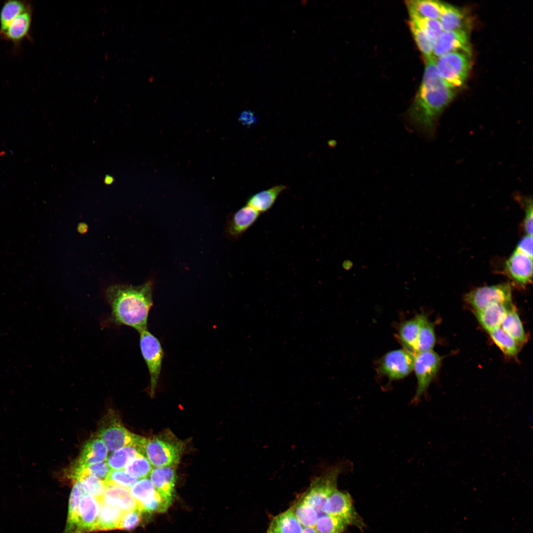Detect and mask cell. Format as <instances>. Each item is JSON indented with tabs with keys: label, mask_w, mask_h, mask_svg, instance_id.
I'll list each match as a JSON object with an SVG mask.
<instances>
[{
	"label": "cell",
	"mask_w": 533,
	"mask_h": 533,
	"mask_svg": "<svg viewBox=\"0 0 533 533\" xmlns=\"http://www.w3.org/2000/svg\"><path fill=\"white\" fill-rule=\"evenodd\" d=\"M425 61L422 82L407 116L415 128L432 136L439 116L453 100L455 91L440 76L435 58L432 56Z\"/></svg>",
	"instance_id": "obj_1"
},
{
	"label": "cell",
	"mask_w": 533,
	"mask_h": 533,
	"mask_svg": "<svg viewBox=\"0 0 533 533\" xmlns=\"http://www.w3.org/2000/svg\"><path fill=\"white\" fill-rule=\"evenodd\" d=\"M152 290L151 280L138 286L115 284L109 287L106 297L111 309L109 321L115 325L131 327L139 333L146 330L153 305Z\"/></svg>",
	"instance_id": "obj_2"
},
{
	"label": "cell",
	"mask_w": 533,
	"mask_h": 533,
	"mask_svg": "<svg viewBox=\"0 0 533 533\" xmlns=\"http://www.w3.org/2000/svg\"><path fill=\"white\" fill-rule=\"evenodd\" d=\"M170 435L162 434L151 438H144L143 455L154 467L175 466L183 451V443Z\"/></svg>",
	"instance_id": "obj_3"
},
{
	"label": "cell",
	"mask_w": 533,
	"mask_h": 533,
	"mask_svg": "<svg viewBox=\"0 0 533 533\" xmlns=\"http://www.w3.org/2000/svg\"><path fill=\"white\" fill-rule=\"evenodd\" d=\"M344 469V466L342 464L331 467L324 473L315 478L301 497L300 499L313 507L318 517L325 514L324 505L331 493L337 489L338 478Z\"/></svg>",
	"instance_id": "obj_4"
},
{
	"label": "cell",
	"mask_w": 533,
	"mask_h": 533,
	"mask_svg": "<svg viewBox=\"0 0 533 533\" xmlns=\"http://www.w3.org/2000/svg\"><path fill=\"white\" fill-rule=\"evenodd\" d=\"M470 56L455 51L435 58L438 73L449 86L455 89L464 83L471 68Z\"/></svg>",
	"instance_id": "obj_5"
},
{
	"label": "cell",
	"mask_w": 533,
	"mask_h": 533,
	"mask_svg": "<svg viewBox=\"0 0 533 533\" xmlns=\"http://www.w3.org/2000/svg\"><path fill=\"white\" fill-rule=\"evenodd\" d=\"M105 443L109 453L127 445L136 443L140 437L129 431L118 416L110 411L103 419L97 435Z\"/></svg>",
	"instance_id": "obj_6"
},
{
	"label": "cell",
	"mask_w": 533,
	"mask_h": 533,
	"mask_svg": "<svg viewBox=\"0 0 533 533\" xmlns=\"http://www.w3.org/2000/svg\"><path fill=\"white\" fill-rule=\"evenodd\" d=\"M442 358L432 350L415 354L413 370L417 381V387L412 402L417 403L427 391L437 374Z\"/></svg>",
	"instance_id": "obj_7"
},
{
	"label": "cell",
	"mask_w": 533,
	"mask_h": 533,
	"mask_svg": "<svg viewBox=\"0 0 533 533\" xmlns=\"http://www.w3.org/2000/svg\"><path fill=\"white\" fill-rule=\"evenodd\" d=\"M140 334V347L149 370L150 376L149 392L152 396L154 394L160 377L164 353L158 339L147 329Z\"/></svg>",
	"instance_id": "obj_8"
},
{
	"label": "cell",
	"mask_w": 533,
	"mask_h": 533,
	"mask_svg": "<svg viewBox=\"0 0 533 533\" xmlns=\"http://www.w3.org/2000/svg\"><path fill=\"white\" fill-rule=\"evenodd\" d=\"M415 356L404 348L389 351L379 359L377 371L391 381L402 379L413 370Z\"/></svg>",
	"instance_id": "obj_9"
},
{
	"label": "cell",
	"mask_w": 533,
	"mask_h": 533,
	"mask_svg": "<svg viewBox=\"0 0 533 533\" xmlns=\"http://www.w3.org/2000/svg\"><path fill=\"white\" fill-rule=\"evenodd\" d=\"M466 301L475 311L490 305L512 303V291L508 284H501L477 288L468 293Z\"/></svg>",
	"instance_id": "obj_10"
},
{
	"label": "cell",
	"mask_w": 533,
	"mask_h": 533,
	"mask_svg": "<svg viewBox=\"0 0 533 533\" xmlns=\"http://www.w3.org/2000/svg\"><path fill=\"white\" fill-rule=\"evenodd\" d=\"M325 514L341 518L346 525L362 528L363 522L356 512L349 494L336 489L330 495L323 507Z\"/></svg>",
	"instance_id": "obj_11"
},
{
	"label": "cell",
	"mask_w": 533,
	"mask_h": 533,
	"mask_svg": "<svg viewBox=\"0 0 533 533\" xmlns=\"http://www.w3.org/2000/svg\"><path fill=\"white\" fill-rule=\"evenodd\" d=\"M100 510V501L85 494L81 497L76 520L65 533H85L94 532Z\"/></svg>",
	"instance_id": "obj_12"
},
{
	"label": "cell",
	"mask_w": 533,
	"mask_h": 533,
	"mask_svg": "<svg viewBox=\"0 0 533 533\" xmlns=\"http://www.w3.org/2000/svg\"><path fill=\"white\" fill-rule=\"evenodd\" d=\"M455 51L471 54L468 36L464 29L443 31L436 39L432 56L437 58Z\"/></svg>",
	"instance_id": "obj_13"
},
{
	"label": "cell",
	"mask_w": 533,
	"mask_h": 533,
	"mask_svg": "<svg viewBox=\"0 0 533 533\" xmlns=\"http://www.w3.org/2000/svg\"><path fill=\"white\" fill-rule=\"evenodd\" d=\"M33 12L32 7L17 16L4 31L0 33V40L11 42L15 51L19 49L20 44L25 38L31 41L30 33Z\"/></svg>",
	"instance_id": "obj_14"
},
{
	"label": "cell",
	"mask_w": 533,
	"mask_h": 533,
	"mask_svg": "<svg viewBox=\"0 0 533 533\" xmlns=\"http://www.w3.org/2000/svg\"><path fill=\"white\" fill-rule=\"evenodd\" d=\"M149 476L156 491L162 497L172 502L176 481V473L174 466L154 467Z\"/></svg>",
	"instance_id": "obj_15"
},
{
	"label": "cell",
	"mask_w": 533,
	"mask_h": 533,
	"mask_svg": "<svg viewBox=\"0 0 533 533\" xmlns=\"http://www.w3.org/2000/svg\"><path fill=\"white\" fill-rule=\"evenodd\" d=\"M505 266L510 277L519 284L526 285L532 281L533 258L515 250Z\"/></svg>",
	"instance_id": "obj_16"
},
{
	"label": "cell",
	"mask_w": 533,
	"mask_h": 533,
	"mask_svg": "<svg viewBox=\"0 0 533 533\" xmlns=\"http://www.w3.org/2000/svg\"><path fill=\"white\" fill-rule=\"evenodd\" d=\"M260 213L246 205L236 212L229 220L227 232L233 239L243 234L258 220Z\"/></svg>",
	"instance_id": "obj_17"
},
{
	"label": "cell",
	"mask_w": 533,
	"mask_h": 533,
	"mask_svg": "<svg viewBox=\"0 0 533 533\" xmlns=\"http://www.w3.org/2000/svg\"><path fill=\"white\" fill-rule=\"evenodd\" d=\"M108 448L104 441L97 436L87 440L84 445L74 468L106 461Z\"/></svg>",
	"instance_id": "obj_18"
},
{
	"label": "cell",
	"mask_w": 533,
	"mask_h": 533,
	"mask_svg": "<svg viewBox=\"0 0 533 533\" xmlns=\"http://www.w3.org/2000/svg\"><path fill=\"white\" fill-rule=\"evenodd\" d=\"M513 306L512 303L495 304L475 311V314L482 327L490 332L500 327L507 312Z\"/></svg>",
	"instance_id": "obj_19"
},
{
	"label": "cell",
	"mask_w": 533,
	"mask_h": 533,
	"mask_svg": "<svg viewBox=\"0 0 533 533\" xmlns=\"http://www.w3.org/2000/svg\"><path fill=\"white\" fill-rule=\"evenodd\" d=\"M116 506L126 512L138 507V503L131 495L129 489L115 485H107L102 500Z\"/></svg>",
	"instance_id": "obj_20"
},
{
	"label": "cell",
	"mask_w": 533,
	"mask_h": 533,
	"mask_svg": "<svg viewBox=\"0 0 533 533\" xmlns=\"http://www.w3.org/2000/svg\"><path fill=\"white\" fill-rule=\"evenodd\" d=\"M125 513L116 506L100 501V510L94 531L120 529Z\"/></svg>",
	"instance_id": "obj_21"
},
{
	"label": "cell",
	"mask_w": 533,
	"mask_h": 533,
	"mask_svg": "<svg viewBox=\"0 0 533 533\" xmlns=\"http://www.w3.org/2000/svg\"><path fill=\"white\" fill-rule=\"evenodd\" d=\"M423 314H419L402 323L398 331V339L403 348L416 354L415 347Z\"/></svg>",
	"instance_id": "obj_22"
},
{
	"label": "cell",
	"mask_w": 533,
	"mask_h": 533,
	"mask_svg": "<svg viewBox=\"0 0 533 533\" xmlns=\"http://www.w3.org/2000/svg\"><path fill=\"white\" fill-rule=\"evenodd\" d=\"M410 18L439 20L442 2L434 0H411L406 1Z\"/></svg>",
	"instance_id": "obj_23"
},
{
	"label": "cell",
	"mask_w": 533,
	"mask_h": 533,
	"mask_svg": "<svg viewBox=\"0 0 533 533\" xmlns=\"http://www.w3.org/2000/svg\"><path fill=\"white\" fill-rule=\"evenodd\" d=\"M141 437L136 443L127 445L111 453L107 457V462L112 470L124 469L139 454H142L140 446Z\"/></svg>",
	"instance_id": "obj_24"
},
{
	"label": "cell",
	"mask_w": 533,
	"mask_h": 533,
	"mask_svg": "<svg viewBox=\"0 0 533 533\" xmlns=\"http://www.w3.org/2000/svg\"><path fill=\"white\" fill-rule=\"evenodd\" d=\"M286 188L285 186L277 185L257 192L248 199L247 205L260 213H265L271 208L277 197Z\"/></svg>",
	"instance_id": "obj_25"
},
{
	"label": "cell",
	"mask_w": 533,
	"mask_h": 533,
	"mask_svg": "<svg viewBox=\"0 0 533 533\" xmlns=\"http://www.w3.org/2000/svg\"><path fill=\"white\" fill-rule=\"evenodd\" d=\"M303 527L291 509L273 518L268 531L275 533H302Z\"/></svg>",
	"instance_id": "obj_26"
},
{
	"label": "cell",
	"mask_w": 533,
	"mask_h": 533,
	"mask_svg": "<svg viewBox=\"0 0 533 533\" xmlns=\"http://www.w3.org/2000/svg\"><path fill=\"white\" fill-rule=\"evenodd\" d=\"M32 7L28 0H8L3 2L0 10V33L3 32L17 16Z\"/></svg>",
	"instance_id": "obj_27"
},
{
	"label": "cell",
	"mask_w": 533,
	"mask_h": 533,
	"mask_svg": "<svg viewBox=\"0 0 533 533\" xmlns=\"http://www.w3.org/2000/svg\"><path fill=\"white\" fill-rule=\"evenodd\" d=\"M73 477L80 482L85 493L102 500L106 488L104 481L81 470H74Z\"/></svg>",
	"instance_id": "obj_28"
},
{
	"label": "cell",
	"mask_w": 533,
	"mask_h": 533,
	"mask_svg": "<svg viewBox=\"0 0 533 533\" xmlns=\"http://www.w3.org/2000/svg\"><path fill=\"white\" fill-rule=\"evenodd\" d=\"M444 31L463 29L465 16L461 10L450 4L442 2L439 19Z\"/></svg>",
	"instance_id": "obj_29"
},
{
	"label": "cell",
	"mask_w": 533,
	"mask_h": 533,
	"mask_svg": "<svg viewBox=\"0 0 533 533\" xmlns=\"http://www.w3.org/2000/svg\"><path fill=\"white\" fill-rule=\"evenodd\" d=\"M500 327L519 343L526 342L527 337L520 318L514 307L507 312Z\"/></svg>",
	"instance_id": "obj_30"
},
{
	"label": "cell",
	"mask_w": 533,
	"mask_h": 533,
	"mask_svg": "<svg viewBox=\"0 0 533 533\" xmlns=\"http://www.w3.org/2000/svg\"><path fill=\"white\" fill-rule=\"evenodd\" d=\"M435 340L434 325L423 315L416 342V354L432 350Z\"/></svg>",
	"instance_id": "obj_31"
},
{
	"label": "cell",
	"mask_w": 533,
	"mask_h": 533,
	"mask_svg": "<svg viewBox=\"0 0 533 533\" xmlns=\"http://www.w3.org/2000/svg\"><path fill=\"white\" fill-rule=\"evenodd\" d=\"M489 333L495 343L504 354L514 356L518 353L519 343L500 327Z\"/></svg>",
	"instance_id": "obj_32"
},
{
	"label": "cell",
	"mask_w": 533,
	"mask_h": 533,
	"mask_svg": "<svg viewBox=\"0 0 533 533\" xmlns=\"http://www.w3.org/2000/svg\"><path fill=\"white\" fill-rule=\"evenodd\" d=\"M409 25L415 41L425 60L431 57L435 41L428 36L413 19H410Z\"/></svg>",
	"instance_id": "obj_33"
},
{
	"label": "cell",
	"mask_w": 533,
	"mask_h": 533,
	"mask_svg": "<svg viewBox=\"0 0 533 533\" xmlns=\"http://www.w3.org/2000/svg\"><path fill=\"white\" fill-rule=\"evenodd\" d=\"M129 491L139 504L150 501L157 493L151 481L147 477L138 480L129 489Z\"/></svg>",
	"instance_id": "obj_34"
},
{
	"label": "cell",
	"mask_w": 533,
	"mask_h": 533,
	"mask_svg": "<svg viewBox=\"0 0 533 533\" xmlns=\"http://www.w3.org/2000/svg\"><path fill=\"white\" fill-rule=\"evenodd\" d=\"M291 509L302 526L314 527L318 516L313 507L300 499Z\"/></svg>",
	"instance_id": "obj_35"
},
{
	"label": "cell",
	"mask_w": 533,
	"mask_h": 533,
	"mask_svg": "<svg viewBox=\"0 0 533 533\" xmlns=\"http://www.w3.org/2000/svg\"><path fill=\"white\" fill-rule=\"evenodd\" d=\"M346 526L341 518L324 514L318 517L314 528L318 533H342Z\"/></svg>",
	"instance_id": "obj_36"
},
{
	"label": "cell",
	"mask_w": 533,
	"mask_h": 533,
	"mask_svg": "<svg viewBox=\"0 0 533 533\" xmlns=\"http://www.w3.org/2000/svg\"><path fill=\"white\" fill-rule=\"evenodd\" d=\"M152 466L148 458L142 454H139L123 469L131 476L137 479L149 476Z\"/></svg>",
	"instance_id": "obj_37"
},
{
	"label": "cell",
	"mask_w": 533,
	"mask_h": 533,
	"mask_svg": "<svg viewBox=\"0 0 533 533\" xmlns=\"http://www.w3.org/2000/svg\"><path fill=\"white\" fill-rule=\"evenodd\" d=\"M85 494L80 482L78 480H76L70 495L65 530L69 529L74 524L77 515L80 500Z\"/></svg>",
	"instance_id": "obj_38"
},
{
	"label": "cell",
	"mask_w": 533,
	"mask_h": 533,
	"mask_svg": "<svg viewBox=\"0 0 533 533\" xmlns=\"http://www.w3.org/2000/svg\"><path fill=\"white\" fill-rule=\"evenodd\" d=\"M138 479L126 472L123 469L112 470L104 481L107 485H115L129 489Z\"/></svg>",
	"instance_id": "obj_39"
},
{
	"label": "cell",
	"mask_w": 533,
	"mask_h": 533,
	"mask_svg": "<svg viewBox=\"0 0 533 533\" xmlns=\"http://www.w3.org/2000/svg\"><path fill=\"white\" fill-rule=\"evenodd\" d=\"M418 26L432 39L436 41L438 37L444 31L439 20L432 19H415Z\"/></svg>",
	"instance_id": "obj_40"
},
{
	"label": "cell",
	"mask_w": 533,
	"mask_h": 533,
	"mask_svg": "<svg viewBox=\"0 0 533 533\" xmlns=\"http://www.w3.org/2000/svg\"><path fill=\"white\" fill-rule=\"evenodd\" d=\"M73 470H81L103 481L105 480L112 470L106 461L81 467H74Z\"/></svg>",
	"instance_id": "obj_41"
},
{
	"label": "cell",
	"mask_w": 533,
	"mask_h": 533,
	"mask_svg": "<svg viewBox=\"0 0 533 533\" xmlns=\"http://www.w3.org/2000/svg\"><path fill=\"white\" fill-rule=\"evenodd\" d=\"M142 513L138 507L125 513L121 524L120 530H130L138 526L142 521Z\"/></svg>",
	"instance_id": "obj_42"
},
{
	"label": "cell",
	"mask_w": 533,
	"mask_h": 533,
	"mask_svg": "<svg viewBox=\"0 0 533 533\" xmlns=\"http://www.w3.org/2000/svg\"><path fill=\"white\" fill-rule=\"evenodd\" d=\"M526 209V215L524 222V229L527 235H533V203L530 198L524 201Z\"/></svg>",
	"instance_id": "obj_43"
},
{
	"label": "cell",
	"mask_w": 533,
	"mask_h": 533,
	"mask_svg": "<svg viewBox=\"0 0 533 533\" xmlns=\"http://www.w3.org/2000/svg\"><path fill=\"white\" fill-rule=\"evenodd\" d=\"M515 250L533 258V235H526L518 243Z\"/></svg>",
	"instance_id": "obj_44"
},
{
	"label": "cell",
	"mask_w": 533,
	"mask_h": 533,
	"mask_svg": "<svg viewBox=\"0 0 533 533\" xmlns=\"http://www.w3.org/2000/svg\"><path fill=\"white\" fill-rule=\"evenodd\" d=\"M239 120L243 124L250 126L256 121V117L252 112L245 111L240 114Z\"/></svg>",
	"instance_id": "obj_45"
},
{
	"label": "cell",
	"mask_w": 533,
	"mask_h": 533,
	"mask_svg": "<svg viewBox=\"0 0 533 533\" xmlns=\"http://www.w3.org/2000/svg\"><path fill=\"white\" fill-rule=\"evenodd\" d=\"M302 533H318L314 527H307L303 529Z\"/></svg>",
	"instance_id": "obj_46"
},
{
	"label": "cell",
	"mask_w": 533,
	"mask_h": 533,
	"mask_svg": "<svg viewBox=\"0 0 533 533\" xmlns=\"http://www.w3.org/2000/svg\"><path fill=\"white\" fill-rule=\"evenodd\" d=\"M267 533H275L269 531L268 530L267 532Z\"/></svg>",
	"instance_id": "obj_47"
}]
</instances>
